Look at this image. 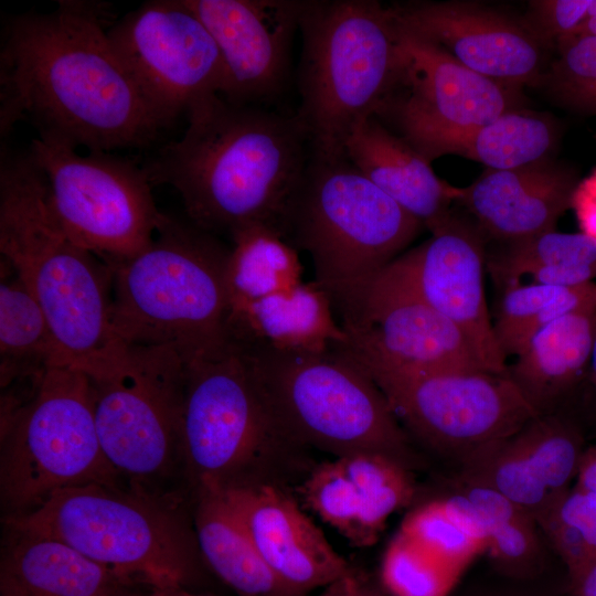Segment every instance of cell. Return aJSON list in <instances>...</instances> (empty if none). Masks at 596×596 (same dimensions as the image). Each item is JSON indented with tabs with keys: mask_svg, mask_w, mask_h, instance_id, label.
<instances>
[{
	"mask_svg": "<svg viewBox=\"0 0 596 596\" xmlns=\"http://www.w3.org/2000/svg\"><path fill=\"white\" fill-rule=\"evenodd\" d=\"M391 8L403 28L507 87L535 84L543 75L545 43L526 22L469 1Z\"/></svg>",
	"mask_w": 596,
	"mask_h": 596,
	"instance_id": "18",
	"label": "cell"
},
{
	"mask_svg": "<svg viewBox=\"0 0 596 596\" xmlns=\"http://www.w3.org/2000/svg\"><path fill=\"white\" fill-rule=\"evenodd\" d=\"M566 596H596V560L568 579Z\"/></svg>",
	"mask_w": 596,
	"mask_h": 596,
	"instance_id": "44",
	"label": "cell"
},
{
	"mask_svg": "<svg viewBox=\"0 0 596 596\" xmlns=\"http://www.w3.org/2000/svg\"><path fill=\"white\" fill-rule=\"evenodd\" d=\"M596 309V283L556 287L521 281L502 288L493 334L507 359L515 355L530 338L556 319L581 310Z\"/></svg>",
	"mask_w": 596,
	"mask_h": 596,
	"instance_id": "30",
	"label": "cell"
},
{
	"mask_svg": "<svg viewBox=\"0 0 596 596\" xmlns=\"http://www.w3.org/2000/svg\"><path fill=\"white\" fill-rule=\"evenodd\" d=\"M222 493L268 568L295 594L307 596L351 567L285 487L267 483Z\"/></svg>",
	"mask_w": 596,
	"mask_h": 596,
	"instance_id": "21",
	"label": "cell"
},
{
	"mask_svg": "<svg viewBox=\"0 0 596 596\" xmlns=\"http://www.w3.org/2000/svg\"><path fill=\"white\" fill-rule=\"evenodd\" d=\"M331 302L315 283H301L228 310V345L291 352H323L342 344L348 334Z\"/></svg>",
	"mask_w": 596,
	"mask_h": 596,
	"instance_id": "24",
	"label": "cell"
},
{
	"mask_svg": "<svg viewBox=\"0 0 596 596\" xmlns=\"http://www.w3.org/2000/svg\"><path fill=\"white\" fill-rule=\"evenodd\" d=\"M593 0H539L530 2L531 30L545 43L573 35L587 20Z\"/></svg>",
	"mask_w": 596,
	"mask_h": 596,
	"instance_id": "40",
	"label": "cell"
},
{
	"mask_svg": "<svg viewBox=\"0 0 596 596\" xmlns=\"http://www.w3.org/2000/svg\"><path fill=\"white\" fill-rule=\"evenodd\" d=\"M56 365V347L47 319L17 273L1 260V387L38 380Z\"/></svg>",
	"mask_w": 596,
	"mask_h": 596,
	"instance_id": "28",
	"label": "cell"
},
{
	"mask_svg": "<svg viewBox=\"0 0 596 596\" xmlns=\"http://www.w3.org/2000/svg\"><path fill=\"white\" fill-rule=\"evenodd\" d=\"M575 175L549 158L510 170L487 169L458 201L482 234L507 243L555 230L572 207Z\"/></svg>",
	"mask_w": 596,
	"mask_h": 596,
	"instance_id": "22",
	"label": "cell"
},
{
	"mask_svg": "<svg viewBox=\"0 0 596 596\" xmlns=\"http://www.w3.org/2000/svg\"><path fill=\"white\" fill-rule=\"evenodd\" d=\"M347 159L430 233L451 215L461 189L439 179L430 162L375 116L359 125L345 142Z\"/></svg>",
	"mask_w": 596,
	"mask_h": 596,
	"instance_id": "23",
	"label": "cell"
},
{
	"mask_svg": "<svg viewBox=\"0 0 596 596\" xmlns=\"http://www.w3.org/2000/svg\"><path fill=\"white\" fill-rule=\"evenodd\" d=\"M0 253L47 319L56 365L95 377L120 360L127 344L111 324L113 270L56 223L44 174L29 151L2 148Z\"/></svg>",
	"mask_w": 596,
	"mask_h": 596,
	"instance_id": "3",
	"label": "cell"
},
{
	"mask_svg": "<svg viewBox=\"0 0 596 596\" xmlns=\"http://www.w3.org/2000/svg\"><path fill=\"white\" fill-rule=\"evenodd\" d=\"M596 309L565 315L534 333L508 374L539 415L554 413L588 373Z\"/></svg>",
	"mask_w": 596,
	"mask_h": 596,
	"instance_id": "26",
	"label": "cell"
},
{
	"mask_svg": "<svg viewBox=\"0 0 596 596\" xmlns=\"http://www.w3.org/2000/svg\"><path fill=\"white\" fill-rule=\"evenodd\" d=\"M572 207L576 210L582 232L596 241V171L577 184Z\"/></svg>",
	"mask_w": 596,
	"mask_h": 596,
	"instance_id": "42",
	"label": "cell"
},
{
	"mask_svg": "<svg viewBox=\"0 0 596 596\" xmlns=\"http://www.w3.org/2000/svg\"><path fill=\"white\" fill-rule=\"evenodd\" d=\"M128 585H124L116 590L111 592L107 596H152V588H149L146 593L145 592H134L128 588Z\"/></svg>",
	"mask_w": 596,
	"mask_h": 596,
	"instance_id": "47",
	"label": "cell"
},
{
	"mask_svg": "<svg viewBox=\"0 0 596 596\" xmlns=\"http://www.w3.org/2000/svg\"><path fill=\"white\" fill-rule=\"evenodd\" d=\"M573 35H594L596 36V0H593V3L589 8V13L587 20L583 25L577 30Z\"/></svg>",
	"mask_w": 596,
	"mask_h": 596,
	"instance_id": "45",
	"label": "cell"
},
{
	"mask_svg": "<svg viewBox=\"0 0 596 596\" xmlns=\"http://www.w3.org/2000/svg\"><path fill=\"white\" fill-rule=\"evenodd\" d=\"M400 29L397 77L375 117L392 119L400 136L429 162L450 155L468 135L512 109L510 87Z\"/></svg>",
	"mask_w": 596,
	"mask_h": 596,
	"instance_id": "14",
	"label": "cell"
},
{
	"mask_svg": "<svg viewBox=\"0 0 596 596\" xmlns=\"http://www.w3.org/2000/svg\"><path fill=\"white\" fill-rule=\"evenodd\" d=\"M301 105L312 157L344 158L353 130L377 114L398 70L400 23L377 1H302Z\"/></svg>",
	"mask_w": 596,
	"mask_h": 596,
	"instance_id": "8",
	"label": "cell"
},
{
	"mask_svg": "<svg viewBox=\"0 0 596 596\" xmlns=\"http://www.w3.org/2000/svg\"><path fill=\"white\" fill-rule=\"evenodd\" d=\"M332 348L370 376L489 371L465 333L412 294L377 280L364 323ZM491 372V371H489Z\"/></svg>",
	"mask_w": 596,
	"mask_h": 596,
	"instance_id": "17",
	"label": "cell"
},
{
	"mask_svg": "<svg viewBox=\"0 0 596 596\" xmlns=\"http://www.w3.org/2000/svg\"><path fill=\"white\" fill-rule=\"evenodd\" d=\"M296 492L304 508L353 545L363 547L360 499L338 458L311 467L296 486Z\"/></svg>",
	"mask_w": 596,
	"mask_h": 596,
	"instance_id": "35",
	"label": "cell"
},
{
	"mask_svg": "<svg viewBox=\"0 0 596 596\" xmlns=\"http://www.w3.org/2000/svg\"><path fill=\"white\" fill-rule=\"evenodd\" d=\"M338 459L356 489L363 547L370 546L379 539L389 518L414 500L413 470L376 453H358Z\"/></svg>",
	"mask_w": 596,
	"mask_h": 596,
	"instance_id": "32",
	"label": "cell"
},
{
	"mask_svg": "<svg viewBox=\"0 0 596 596\" xmlns=\"http://www.w3.org/2000/svg\"><path fill=\"white\" fill-rule=\"evenodd\" d=\"M108 39L141 91L171 125L211 95H222L219 47L187 0L147 1L111 23Z\"/></svg>",
	"mask_w": 596,
	"mask_h": 596,
	"instance_id": "15",
	"label": "cell"
},
{
	"mask_svg": "<svg viewBox=\"0 0 596 596\" xmlns=\"http://www.w3.org/2000/svg\"><path fill=\"white\" fill-rule=\"evenodd\" d=\"M556 45L557 57L547 73L552 92L566 107L596 115V36L568 35Z\"/></svg>",
	"mask_w": 596,
	"mask_h": 596,
	"instance_id": "37",
	"label": "cell"
},
{
	"mask_svg": "<svg viewBox=\"0 0 596 596\" xmlns=\"http://www.w3.org/2000/svg\"><path fill=\"white\" fill-rule=\"evenodd\" d=\"M237 349L273 427L291 445L334 458L376 453L411 470L423 466L382 391L344 353L333 348L323 352Z\"/></svg>",
	"mask_w": 596,
	"mask_h": 596,
	"instance_id": "7",
	"label": "cell"
},
{
	"mask_svg": "<svg viewBox=\"0 0 596 596\" xmlns=\"http://www.w3.org/2000/svg\"><path fill=\"white\" fill-rule=\"evenodd\" d=\"M4 526L60 540L91 560L150 588H189L205 565L191 498L119 483L63 489Z\"/></svg>",
	"mask_w": 596,
	"mask_h": 596,
	"instance_id": "6",
	"label": "cell"
},
{
	"mask_svg": "<svg viewBox=\"0 0 596 596\" xmlns=\"http://www.w3.org/2000/svg\"><path fill=\"white\" fill-rule=\"evenodd\" d=\"M511 596H513V595H511Z\"/></svg>",
	"mask_w": 596,
	"mask_h": 596,
	"instance_id": "49",
	"label": "cell"
},
{
	"mask_svg": "<svg viewBox=\"0 0 596 596\" xmlns=\"http://www.w3.org/2000/svg\"><path fill=\"white\" fill-rule=\"evenodd\" d=\"M536 523L568 579L596 560V493L573 486Z\"/></svg>",
	"mask_w": 596,
	"mask_h": 596,
	"instance_id": "34",
	"label": "cell"
},
{
	"mask_svg": "<svg viewBox=\"0 0 596 596\" xmlns=\"http://www.w3.org/2000/svg\"><path fill=\"white\" fill-rule=\"evenodd\" d=\"M195 538L205 565L237 596H299L268 568L222 492L191 494Z\"/></svg>",
	"mask_w": 596,
	"mask_h": 596,
	"instance_id": "27",
	"label": "cell"
},
{
	"mask_svg": "<svg viewBox=\"0 0 596 596\" xmlns=\"http://www.w3.org/2000/svg\"><path fill=\"white\" fill-rule=\"evenodd\" d=\"M107 3L61 0L11 17L0 52V131L30 123L39 139L111 152L145 148L171 126L115 52Z\"/></svg>",
	"mask_w": 596,
	"mask_h": 596,
	"instance_id": "1",
	"label": "cell"
},
{
	"mask_svg": "<svg viewBox=\"0 0 596 596\" xmlns=\"http://www.w3.org/2000/svg\"><path fill=\"white\" fill-rule=\"evenodd\" d=\"M0 497L4 518L71 487L120 483L98 440L89 376L53 365L1 404Z\"/></svg>",
	"mask_w": 596,
	"mask_h": 596,
	"instance_id": "10",
	"label": "cell"
},
{
	"mask_svg": "<svg viewBox=\"0 0 596 596\" xmlns=\"http://www.w3.org/2000/svg\"><path fill=\"white\" fill-rule=\"evenodd\" d=\"M230 252L214 234L164 214L149 246L109 265L118 338L173 348L187 362L226 351Z\"/></svg>",
	"mask_w": 596,
	"mask_h": 596,
	"instance_id": "5",
	"label": "cell"
},
{
	"mask_svg": "<svg viewBox=\"0 0 596 596\" xmlns=\"http://www.w3.org/2000/svg\"><path fill=\"white\" fill-rule=\"evenodd\" d=\"M457 571L398 531L384 551L377 579L387 596H446Z\"/></svg>",
	"mask_w": 596,
	"mask_h": 596,
	"instance_id": "36",
	"label": "cell"
},
{
	"mask_svg": "<svg viewBox=\"0 0 596 596\" xmlns=\"http://www.w3.org/2000/svg\"><path fill=\"white\" fill-rule=\"evenodd\" d=\"M554 266L596 267V241L583 232L553 230L507 242L486 256V268L501 288L536 269Z\"/></svg>",
	"mask_w": 596,
	"mask_h": 596,
	"instance_id": "33",
	"label": "cell"
},
{
	"mask_svg": "<svg viewBox=\"0 0 596 596\" xmlns=\"http://www.w3.org/2000/svg\"><path fill=\"white\" fill-rule=\"evenodd\" d=\"M152 596H216V595L198 593L189 588H166V589L152 588Z\"/></svg>",
	"mask_w": 596,
	"mask_h": 596,
	"instance_id": "46",
	"label": "cell"
},
{
	"mask_svg": "<svg viewBox=\"0 0 596 596\" xmlns=\"http://www.w3.org/2000/svg\"><path fill=\"white\" fill-rule=\"evenodd\" d=\"M421 227L347 157L311 156L280 235L308 252L315 283L350 332L362 327L374 285Z\"/></svg>",
	"mask_w": 596,
	"mask_h": 596,
	"instance_id": "4",
	"label": "cell"
},
{
	"mask_svg": "<svg viewBox=\"0 0 596 596\" xmlns=\"http://www.w3.org/2000/svg\"><path fill=\"white\" fill-rule=\"evenodd\" d=\"M212 34L223 63L222 97L251 105L285 83L302 1L187 0Z\"/></svg>",
	"mask_w": 596,
	"mask_h": 596,
	"instance_id": "20",
	"label": "cell"
},
{
	"mask_svg": "<svg viewBox=\"0 0 596 596\" xmlns=\"http://www.w3.org/2000/svg\"><path fill=\"white\" fill-rule=\"evenodd\" d=\"M4 529L0 596H107L134 583L60 540Z\"/></svg>",
	"mask_w": 596,
	"mask_h": 596,
	"instance_id": "25",
	"label": "cell"
},
{
	"mask_svg": "<svg viewBox=\"0 0 596 596\" xmlns=\"http://www.w3.org/2000/svg\"><path fill=\"white\" fill-rule=\"evenodd\" d=\"M538 526L533 517L519 510L491 530L486 550L502 575L528 579L541 570L543 549Z\"/></svg>",
	"mask_w": 596,
	"mask_h": 596,
	"instance_id": "39",
	"label": "cell"
},
{
	"mask_svg": "<svg viewBox=\"0 0 596 596\" xmlns=\"http://www.w3.org/2000/svg\"><path fill=\"white\" fill-rule=\"evenodd\" d=\"M181 445L190 496L285 487L287 477L304 470L305 450L275 430L248 363L233 345L187 362Z\"/></svg>",
	"mask_w": 596,
	"mask_h": 596,
	"instance_id": "9",
	"label": "cell"
},
{
	"mask_svg": "<svg viewBox=\"0 0 596 596\" xmlns=\"http://www.w3.org/2000/svg\"><path fill=\"white\" fill-rule=\"evenodd\" d=\"M552 119L509 109L458 142L450 155L478 161L491 170H510L549 158L556 141Z\"/></svg>",
	"mask_w": 596,
	"mask_h": 596,
	"instance_id": "31",
	"label": "cell"
},
{
	"mask_svg": "<svg viewBox=\"0 0 596 596\" xmlns=\"http://www.w3.org/2000/svg\"><path fill=\"white\" fill-rule=\"evenodd\" d=\"M588 373L590 376V381H592V384L595 391V397H596V330H595L594 342H593V348H592V353H590Z\"/></svg>",
	"mask_w": 596,
	"mask_h": 596,
	"instance_id": "48",
	"label": "cell"
},
{
	"mask_svg": "<svg viewBox=\"0 0 596 596\" xmlns=\"http://www.w3.org/2000/svg\"><path fill=\"white\" fill-rule=\"evenodd\" d=\"M187 115L183 136L141 164L151 185L175 189L189 221L212 234L256 224L280 234L311 160L298 117L219 94L196 102Z\"/></svg>",
	"mask_w": 596,
	"mask_h": 596,
	"instance_id": "2",
	"label": "cell"
},
{
	"mask_svg": "<svg viewBox=\"0 0 596 596\" xmlns=\"http://www.w3.org/2000/svg\"><path fill=\"white\" fill-rule=\"evenodd\" d=\"M29 152L44 174L49 209L73 242L108 265L150 245L164 214L141 166L39 138Z\"/></svg>",
	"mask_w": 596,
	"mask_h": 596,
	"instance_id": "12",
	"label": "cell"
},
{
	"mask_svg": "<svg viewBox=\"0 0 596 596\" xmlns=\"http://www.w3.org/2000/svg\"><path fill=\"white\" fill-rule=\"evenodd\" d=\"M584 450L573 421L557 412L542 414L471 453L459 464L457 479L497 490L538 522L573 487Z\"/></svg>",
	"mask_w": 596,
	"mask_h": 596,
	"instance_id": "19",
	"label": "cell"
},
{
	"mask_svg": "<svg viewBox=\"0 0 596 596\" xmlns=\"http://www.w3.org/2000/svg\"><path fill=\"white\" fill-rule=\"evenodd\" d=\"M317 596H387L379 579L351 566L344 574L322 587Z\"/></svg>",
	"mask_w": 596,
	"mask_h": 596,
	"instance_id": "41",
	"label": "cell"
},
{
	"mask_svg": "<svg viewBox=\"0 0 596 596\" xmlns=\"http://www.w3.org/2000/svg\"><path fill=\"white\" fill-rule=\"evenodd\" d=\"M576 488L596 493V443L585 448L574 482Z\"/></svg>",
	"mask_w": 596,
	"mask_h": 596,
	"instance_id": "43",
	"label": "cell"
},
{
	"mask_svg": "<svg viewBox=\"0 0 596 596\" xmlns=\"http://www.w3.org/2000/svg\"><path fill=\"white\" fill-rule=\"evenodd\" d=\"M371 377L409 437L459 464L539 415L509 374L444 371Z\"/></svg>",
	"mask_w": 596,
	"mask_h": 596,
	"instance_id": "13",
	"label": "cell"
},
{
	"mask_svg": "<svg viewBox=\"0 0 596 596\" xmlns=\"http://www.w3.org/2000/svg\"><path fill=\"white\" fill-rule=\"evenodd\" d=\"M400 531L457 570L480 549H485L449 517L439 499L421 504L407 513Z\"/></svg>",
	"mask_w": 596,
	"mask_h": 596,
	"instance_id": "38",
	"label": "cell"
},
{
	"mask_svg": "<svg viewBox=\"0 0 596 596\" xmlns=\"http://www.w3.org/2000/svg\"><path fill=\"white\" fill-rule=\"evenodd\" d=\"M485 235L476 223L451 213L432 236L402 253L377 280L401 288L453 321L487 369L508 374L485 294Z\"/></svg>",
	"mask_w": 596,
	"mask_h": 596,
	"instance_id": "16",
	"label": "cell"
},
{
	"mask_svg": "<svg viewBox=\"0 0 596 596\" xmlns=\"http://www.w3.org/2000/svg\"><path fill=\"white\" fill-rule=\"evenodd\" d=\"M231 237L228 310L302 283L298 252L277 231L256 224L236 230Z\"/></svg>",
	"mask_w": 596,
	"mask_h": 596,
	"instance_id": "29",
	"label": "cell"
},
{
	"mask_svg": "<svg viewBox=\"0 0 596 596\" xmlns=\"http://www.w3.org/2000/svg\"><path fill=\"white\" fill-rule=\"evenodd\" d=\"M187 361L166 345H131L89 377L103 455L121 485L190 496L181 445Z\"/></svg>",
	"mask_w": 596,
	"mask_h": 596,
	"instance_id": "11",
	"label": "cell"
}]
</instances>
